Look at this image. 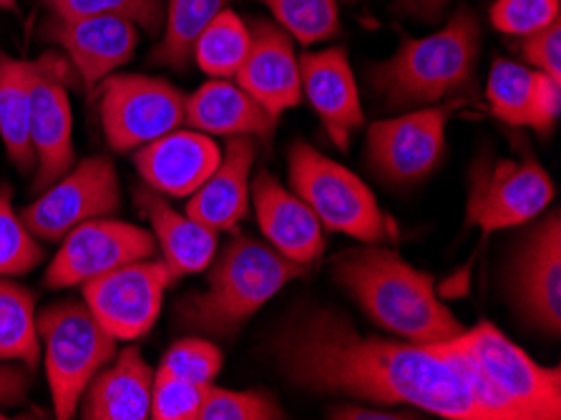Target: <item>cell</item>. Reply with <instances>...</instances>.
<instances>
[{
	"instance_id": "obj_39",
	"label": "cell",
	"mask_w": 561,
	"mask_h": 420,
	"mask_svg": "<svg viewBox=\"0 0 561 420\" xmlns=\"http://www.w3.org/2000/svg\"><path fill=\"white\" fill-rule=\"evenodd\" d=\"M31 373L19 365H3L0 360V406H21L28 396Z\"/></svg>"
},
{
	"instance_id": "obj_38",
	"label": "cell",
	"mask_w": 561,
	"mask_h": 420,
	"mask_svg": "<svg viewBox=\"0 0 561 420\" xmlns=\"http://www.w3.org/2000/svg\"><path fill=\"white\" fill-rule=\"evenodd\" d=\"M522 56L531 66H537L541 73L561 81V21H554L547 29H541L522 41Z\"/></svg>"
},
{
	"instance_id": "obj_14",
	"label": "cell",
	"mask_w": 561,
	"mask_h": 420,
	"mask_svg": "<svg viewBox=\"0 0 561 420\" xmlns=\"http://www.w3.org/2000/svg\"><path fill=\"white\" fill-rule=\"evenodd\" d=\"M73 83V66L58 50H48V64L31 93V147L36 154V182L44 192L73 167V116L68 86Z\"/></svg>"
},
{
	"instance_id": "obj_29",
	"label": "cell",
	"mask_w": 561,
	"mask_h": 420,
	"mask_svg": "<svg viewBox=\"0 0 561 420\" xmlns=\"http://www.w3.org/2000/svg\"><path fill=\"white\" fill-rule=\"evenodd\" d=\"M275 15L279 29H285L302 46L330 41L340 33L335 0H260Z\"/></svg>"
},
{
	"instance_id": "obj_21",
	"label": "cell",
	"mask_w": 561,
	"mask_h": 420,
	"mask_svg": "<svg viewBox=\"0 0 561 420\" xmlns=\"http://www.w3.org/2000/svg\"><path fill=\"white\" fill-rule=\"evenodd\" d=\"M257 144L252 136H229L222 159L197 192L186 214L211 231L232 229L250 212V171Z\"/></svg>"
},
{
	"instance_id": "obj_42",
	"label": "cell",
	"mask_w": 561,
	"mask_h": 420,
	"mask_svg": "<svg viewBox=\"0 0 561 420\" xmlns=\"http://www.w3.org/2000/svg\"><path fill=\"white\" fill-rule=\"evenodd\" d=\"M0 8H3V11L19 13V0H0Z\"/></svg>"
},
{
	"instance_id": "obj_9",
	"label": "cell",
	"mask_w": 561,
	"mask_h": 420,
	"mask_svg": "<svg viewBox=\"0 0 561 420\" xmlns=\"http://www.w3.org/2000/svg\"><path fill=\"white\" fill-rule=\"evenodd\" d=\"M186 97L164 79L141 73L106 76L99 83V114L108 147L134 151L184 124Z\"/></svg>"
},
{
	"instance_id": "obj_24",
	"label": "cell",
	"mask_w": 561,
	"mask_h": 420,
	"mask_svg": "<svg viewBox=\"0 0 561 420\" xmlns=\"http://www.w3.org/2000/svg\"><path fill=\"white\" fill-rule=\"evenodd\" d=\"M184 122L194 132L217 136H257L262 141H272L277 118L257 104L242 86L229 83V79H215L199 86L186 99Z\"/></svg>"
},
{
	"instance_id": "obj_27",
	"label": "cell",
	"mask_w": 561,
	"mask_h": 420,
	"mask_svg": "<svg viewBox=\"0 0 561 420\" xmlns=\"http://www.w3.org/2000/svg\"><path fill=\"white\" fill-rule=\"evenodd\" d=\"M0 360H19L36 367L41 338L36 328V295L0 277Z\"/></svg>"
},
{
	"instance_id": "obj_28",
	"label": "cell",
	"mask_w": 561,
	"mask_h": 420,
	"mask_svg": "<svg viewBox=\"0 0 561 420\" xmlns=\"http://www.w3.org/2000/svg\"><path fill=\"white\" fill-rule=\"evenodd\" d=\"M250 50V29L240 15L225 11L215 15L211 23L194 41L192 61H197L211 79H232L240 71Z\"/></svg>"
},
{
	"instance_id": "obj_26",
	"label": "cell",
	"mask_w": 561,
	"mask_h": 420,
	"mask_svg": "<svg viewBox=\"0 0 561 420\" xmlns=\"http://www.w3.org/2000/svg\"><path fill=\"white\" fill-rule=\"evenodd\" d=\"M229 0H167L164 38L151 50V64L186 71L192 64L194 41L207 29Z\"/></svg>"
},
{
	"instance_id": "obj_8",
	"label": "cell",
	"mask_w": 561,
	"mask_h": 420,
	"mask_svg": "<svg viewBox=\"0 0 561 420\" xmlns=\"http://www.w3.org/2000/svg\"><path fill=\"white\" fill-rule=\"evenodd\" d=\"M554 200V182L529 147L522 149L518 159L491 161L481 157L471 169L469 204H466V225L481 231L508 229L531 222Z\"/></svg>"
},
{
	"instance_id": "obj_11",
	"label": "cell",
	"mask_w": 561,
	"mask_h": 420,
	"mask_svg": "<svg viewBox=\"0 0 561 420\" xmlns=\"http://www.w3.org/2000/svg\"><path fill=\"white\" fill-rule=\"evenodd\" d=\"M172 285L161 260H136L83 282V303L114 340H139L154 328Z\"/></svg>"
},
{
	"instance_id": "obj_2",
	"label": "cell",
	"mask_w": 561,
	"mask_h": 420,
	"mask_svg": "<svg viewBox=\"0 0 561 420\" xmlns=\"http://www.w3.org/2000/svg\"><path fill=\"white\" fill-rule=\"evenodd\" d=\"M444 355L491 420H559L561 371L543 367L491 322L428 345Z\"/></svg>"
},
{
	"instance_id": "obj_17",
	"label": "cell",
	"mask_w": 561,
	"mask_h": 420,
	"mask_svg": "<svg viewBox=\"0 0 561 420\" xmlns=\"http://www.w3.org/2000/svg\"><path fill=\"white\" fill-rule=\"evenodd\" d=\"M234 79L275 118L300 104V64L290 33L272 21L254 19L250 25V50Z\"/></svg>"
},
{
	"instance_id": "obj_30",
	"label": "cell",
	"mask_w": 561,
	"mask_h": 420,
	"mask_svg": "<svg viewBox=\"0 0 561 420\" xmlns=\"http://www.w3.org/2000/svg\"><path fill=\"white\" fill-rule=\"evenodd\" d=\"M50 15L87 19V15H118L136 29L159 33L164 29L167 0H41Z\"/></svg>"
},
{
	"instance_id": "obj_3",
	"label": "cell",
	"mask_w": 561,
	"mask_h": 420,
	"mask_svg": "<svg viewBox=\"0 0 561 420\" xmlns=\"http://www.w3.org/2000/svg\"><path fill=\"white\" fill-rule=\"evenodd\" d=\"M333 274L373 322L413 345H436L466 330L438 299L431 274L386 247L340 252Z\"/></svg>"
},
{
	"instance_id": "obj_6",
	"label": "cell",
	"mask_w": 561,
	"mask_h": 420,
	"mask_svg": "<svg viewBox=\"0 0 561 420\" xmlns=\"http://www.w3.org/2000/svg\"><path fill=\"white\" fill-rule=\"evenodd\" d=\"M290 182L295 194L328 229L343 231L365 245L396 239L393 222L380 212L365 182L310 144L295 141L290 147Z\"/></svg>"
},
{
	"instance_id": "obj_23",
	"label": "cell",
	"mask_w": 561,
	"mask_h": 420,
	"mask_svg": "<svg viewBox=\"0 0 561 420\" xmlns=\"http://www.w3.org/2000/svg\"><path fill=\"white\" fill-rule=\"evenodd\" d=\"M136 207L147 214L154 229V239L161 247V262L169 280L197 274L209 268L217 254V231L194 222L190 214H180L167 204L157 190H136Z\"/></svg>"
},
{
	"instance_id": "obj_33",
	"label": "cell",
	"mask_w": 561,
	"mask_h": 420,
	"mask_svg": "<svg viewBox=\"0 0 561 420\" xmlns=\"http://www.w3.org/2000/svg\"><path fill=\"white\" fill-rule=\"evenodd\" d=\"M285 410L257 390H225L207 388L197 420H279Z\"/></svg>"
},
{
	"instance_id": "obj_32",
	"label": "cell",
	"mask_w": 561,
	"mask_h": 420,
	"mask_svg": "<svg viewBox=\"0 0 561 420\" xmlns=\"http://www.w3.org/2000/svg\"><path fill=\"white\" fill-rule=\"evenodd\" d=\"M13 190L0 184V277L36 270L44 262V247L36 242L21 214L13 212Z\"/></svg>"
},
{
	"instance_id": "obj_1",
	"label": "cell",
	"mask_w": 561,
	"mask_h": 420,
	"mask_svg": "<svg viewBox=\"0 0 561 420\" xmlns=\"http://www.w3.org/2000/svg\"><path fill=\"white\" fill-rule=\"evenodd\" d=\"M270 355L297 388L378 406H411L448 420H491L463 375L428 345L363 338L333 307L293 313Z\"/></svg>"
},
{
	"instance_id": "obj_22",
	"label": "cell",
	"mask_w": 561,
	"mask_h": 420,
	"mask_svg": "<svg viewBox=\"0 0 561 420\" xmlns=\"http://www.w3.org/2000/svg\"><path fill=\"white\" fill-rule=\"evenodd\" d=\"M112 367H101L81 396L87 420H147L151 408L154 373L136 348L114 355Z\"/></svg>"
},
{
	"instance_id": "obj_18",
	"label": "cell",
	"mask_w": 561,
	"mask_h": 420,
	"mask_svg": "<svg viewBox=\"0 0 561 420\" xmlns=\"http://www.w3.org/2000/svg\"><path fill=\"white\" fill-rule=\"evenodd\" d=\"M300 86L314 114L320 116L328 139L337 149L351 147L355 128L365 124L358 86L345 48H325L305 54L300 61Z\"/></svg>"
},
{
	"instance_id": "obj_7",
	"label": "cell",
	"mask_w": 561,
	"mask_h": 420,
	"mask_svg": "<svg viewBox=\"0 0 561 420\" xmlns=\"http://www.w3.org/2000/svg\"><path fill=\"white\" fill-rule=\"evenodd\" d=\"M46 348V373L56 418L76 416L87 385L116 355V340L101 328L87 303L64 299L36 317Z\"/></svg>"
},
{
	"instance_id": "obj_31",
	"label": "cell",
	"mask_w": 561,
	"mask_h": 420,
	"mask_svg": "<svg viewBox=\"0 0 561 420\" xmlns=\"http://www.w3.org/2000/svg\"><path fill=\"white\" fill-rule=\"evenodd\" d=\"M534 86V71L522 64L496 58L489 73L486 99L499 122L508 126H526V109Z\"/></svg>"
},
{
	"instance_id": "obj_16",
	"label": "cell",
	"mask_w": 561,
	"mask_h": 420,
	"mask_svg": "<svg viewBox=\"0 0 561 420\" xmlns=\"http://www.w3.org/2000/svg\"><path fill=\"white\" fill-rule=\"evenodd\" d=\"M512 295L531 328L547 336L561 332V217L551 212L531 231L516 257Z\"/></svg>"
},
{
	"instance_id": "obj_43",
	"label": "cell",
	"mask_w": 561,
	"mask_h": 420,
	"mask_svg": "<svg viewBox=\"0 0 561 420\" xmlns=\"http://www.w3.org/2000/svg\"><path fill=\"white\" fill-rule=\"evenodd\" d=\"M0 418H5V416H0Z\"/></svg>"
},
{
	"instance_id": "obj_12",
	"label": "cell",
	"mask_w": 561,
	"mask_h": 420,
	"mask_svg": "<svg viewBox=\"0 0 561 420\" xmlns=\"http://www.w3.org/2000/svg\"><path fill=\"white\" fill-rule=\"evenodd\" d=\"M116 209L118 179L112 159L91 157L46 186V192L21 212V219L33 237L61 242L81 222L108 217Z\"/></svg>"
},
{
	"instance_id": "obj_5",
	"label": "cell",
	"mask_w": 561,
	"mask_h": 420,
	"mask_svg": "<svg viewBox=\"0 0 561 420\" xmlns=\"http://www.w3.org/2000/svg\"><path fill=\"white\" fill-rule=\"evenodd\" d=\"M481 25L461 5L444 29L426 38H403L396 56L373 68L370 81L388 109L431 106L473 91Z\"/></svg>"
},
{
	"instance_id": "obj_10",
	"label": "cell",
	"mask_w": 561,
	"mask_h": 420,
	"mask_svg": "<svg viewBox=\"0 0 561 420\" xmlns=\"http://www.w3.org/2000/svg\"><path fill=\"white\" fill-rule=\"evenodd\" d=\"M466 99L428 106L398 118H382L368 128V167L380 182L411 186L431 177L444 161L446 124Z\"/></svg>"
},
{
	"instance_id": "obj_35",
	"label": "cell",
	"mask_w": 561,
	"mask_h": 420,
	"mask_svg": "<svg viewBox=\"0 0 561 420\" xmlns=\"http://www.w3.org/2000/svg\"><path fill=\"white\" fill-rule=\"evenodd\" d=\"M561 0H496L491 23L499 33L526 38L559 21Z\"/></svg>"
},
{
	"instance_id": "obj_41",
	"label": "cell",
	"mask_w": 561,
	"mask_h": 420,
	"mask_svg": "<svg viewBox=\"0 0 561 420\" xmlns=\"http://www.w3.org/2000/svg\"><path fill=\"white\" fill-rule=\"evenodd\" d=\"M330 418H343V420H403L415 418L408 413H390V410H376V408H337Z\"/></svg>"
},
{
	"instance_id": "obj_19",
	"label": "cell",
	"mask_w": 561,
	"mask_h": 420,
	"mask_svg": "<svg viewBox=\"0 0 561 420\" xmlns=\"http://www.w3.org/2000/svg\"><path fill=\"white\" fill-rule=\"evenodd\" d=\"M222 151L207 134L169 132L136 149L134 164L144 182L159 194L192 196L217 169Z\"/></svg>"
},
{
	"instance_id": "obj_15",
	"label": "cell",
	"mask_w": 561,
	"mask_h": 420,
	"mask_svg": "<svg viewBox=\"0 0 561 420\" xmlns=\"http://www.w3.org/2000/svg\"><path fill=\"white\" fill-rule=\"evenodd\" d=\"M41 38L64 48L68 64L81 76L89 91L112 76L116 68L131 61L139 31L118 15H87V19H61L50 15L41 25Z\"/></svg>"
},
{
	"instance_id": "obj_37",
	"label": "cell",
	"mask_w": 561,
	"mask_h": 420,
	"mask_svg": "<svg viewBox=\"0 0 561 420\" xmlns=\"http://www.w3.org/2000/svg\"><path fill=\"white\" fill-rule=\"evenodd\" d=\"M561 114V81L547 73H534V86L526 109V126H531L539 136L554 132Z\"/></svg>"
},
{
	"instance_id": "obj_34",
	"label": "cell",
	"mask_w": 561,
	"mask_h": 420,
	"mask_svg": "<svg viewBox=\"0 0 561 420\" xmlns=\"http://www.w3.org/2000/svg\"><path fill=\"white\" fill-rule=\"evenodd\" d=\"M219 367H222V353L217 345L202 338H184L167 350L159 373L194 385H211Z\"/></svg>"
},
{
	"instance_id": "obj_4",
	"label": "cell",
	"mask_w": 561,
	"mask_h": 420,
	"mask_svg": "<svg viewBox=\"0 0 561 420\" xmlns=\"http://www.w3.org/2000/svg\"><path fill=\"white\" fill-rule=\"evenodd\" d=\"M209 285L176 305V320L202 336L232 338L250 317L265 307L287 282L308 268L279 254L252 237H234L209 262Z\"/></svg>"
},
{
	"instance_id": "obj_13",
	"label": "cell",
	"mask_w": 561,
	"mask_h": 420,
	"mask_svg": "<svg viewBox=\"0 0 561 420\" xmlns=\"http://www.w3.org/2000/svg\"><path fill=\"white\" fill-rule=\"evenodd\" d=\"M61 242V250L46 272L50 290L83 285L122 264L149 260L157 252V239L147 229L106 217L81 222Z\"/></svg>"
},
{
	"instance_id": "obj_25",
	"label": "cell",
	"mask_w": 561,
	"mask_h": 420,
	"mask_svg": "<svg viewBox=\"0 0 561 420\" xmlns=\"http://www.w3.org/2000/svg\"><path fill=\"white\" fill-rule=\"evenodd\" d=\"M48 54L36 61L13 58L0 48V139L5 144L8 157L23 174L36 169V154L31 147V93L38 76L44 73Z\"/></svg>"
},
{
	"instance_id": "obj_20",
	"label": "cell",
	"mask_w": 561,
	"mask_h": 420,
	"mask_svg": "<svg viewBox=\"0 0 561 420\" xmlns=\"http://www.w3.org/2000/svg\"><path fill=\"white\" fill-rule=\"evenodd\" d=\"M252 196L260 229L272 250L302 268L318 260L325 250V235H322L320 219L300 196L287 192L265 169L254 177Z\"/></svg>"
},
{
	"instance_id": "obj_36",
	"label": "cell",
	"mask_w": 561,
	"mask_h": 420,
	"mask_svg": "<svg viewBox=\"0 0 561 420\" xmlns=\"http://www.w3.org/2000/svg\"><path fill=\"white\" fill-rule=\"evenodd\" d=\"M209 385H194L172 375H154L149 418L154 420H197L204 393Z\"/></svg>"
},
{
	"instance_id": "obj_40",
	"label": "cell",
	"mask_w": 561,
	"mask_h": 420,
	"mask_svg": "<svg viewBox=\"0 0 561 420\" xmlns=\"http://www.w3.org/2000/svg\"><path fill=\"white\" fill-rule=\"evenodd\" d=\"M448 0H396V11L401 15H411L419 21H438L446 11Z\"/></svg>"
}]
</instances>
